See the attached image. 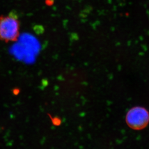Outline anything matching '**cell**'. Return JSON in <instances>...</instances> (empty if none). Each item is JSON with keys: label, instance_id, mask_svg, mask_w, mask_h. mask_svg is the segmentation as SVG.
Segmentation results:
<instances>
[{"label": "cell", "instance_id": "1", "mask_svg": "<svg viewBox=\"0 0 149 149\" xmlns=\"http://www.w3.org/2000/svg\"><path fill=\"white\" fill-rule=\"evenodd\" d=\"M20 22L16 12L0 16V41H16L20 33Z\"/></svg>", "mask_w": 149, "mask_h": 149}, {"label": "cell", "instance_id": "2", "mask_svg": "<svg viewBox=\"0 0 149 149\" xmlns=\"http://www.w3.org/2000/svg\"><path fill=\"white\" fill-rule=\"evenodd\" d=\"M125 120L131 129L135 130L144 129L149 123V111L142 107H135L127 112Z\"/></svg>", "mask_w": 149, "mask_h": 149}]
</instances>
